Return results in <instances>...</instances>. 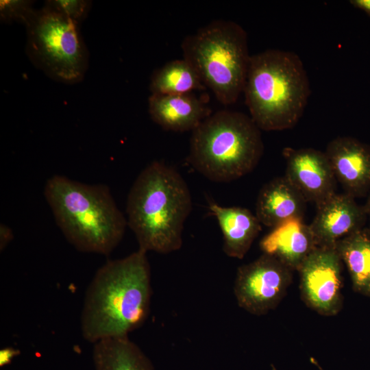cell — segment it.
<instances>
[{"instance_id": "11", "label": "cell", "mask_w": 370, "mask_h": 370, "mask_svg": "<svg viewBox=\"0 0 370 370\" xmlns=\"http://www.w3.org/2000/svg\"><path fill=\"white\" fill-rule=\"evenodd\" d=\"M343 193H335L317 205L309 224L317 246H334L342 238L364 228L367 217L364 205Z\"/></svg>"}, {"instance_id": "22", "label": "cell", "mask_w": 370, "mask_h": 370, "mask_svg": "<svg viewBox=\"0 0 370 370\" xmlns=\"http://www.w3.org/2000/svg\"><path fill=\"white\" fill-rule=\"evenodd\" d=\"M14 238L12 229L5 223L0 225V250L3 251Z\"/></svg>"}, {"instance_id": "9", "label": "cell", "mask_w": 370, "mask_h": 370, "mask_svg": "<svg viewBox=\"0 0 370 370\" xmlns=\"http://www.w3.org/2000/svg\"><path fill=\"white\" fill-rule=\"evenodd\" d=\"M342 263L336 245L317 246L297 271L301 299L321 315H336L343 307Z\"/></svg>"}, {"instance_id": "6", "label": "cell", "mask_w": 370, "mask_h": 370, "mask_svg": "<svg viewBox=\"0 0 370 370\" xmlns=\"http://www.w3.org/2000/svg\"><path fill=\"white\" fill-rule=\"evenodd\" d=\"M183 58L225 106L243 93L251 56L246 31L237 23L214 20L183 40Z\"/></svg>"}, {"instance_id": "3", "label": "cell", "mask_w": 370, "mask_h": 370, "mask_svg": "<svg viewBox=\"0 0 370 370\" xmlns=\"http://www.w3.org/2000/svg\"><path fill=\"white\" fill-rule=\"evenodd\" d=\"M44 195L66 239L78 251L108 256L121 241L127 225L109 187L54 175Z\"/></svg>"}, {"instance_id": "25", "label": "cell", "mask_w": 370, "mask_h": 370, "mask_svg": "<svg viewBox=\"0 0 370 370\" xmlns=\"http://www.w3.org/2000/svg\"><path fill=\"white\" fill-rule=\"evenodd\" d=\"M364 207L366 212L367 217L369 219V227L368 229L370 231V192L367 195V199L365 204L364 205Z\"/></svg>"}, {"instance_id": "1", "label": "cell", "mask_w": 370, "mask_h": 370, "mask_svg": "<svg viewBox=\"0 0 370 370\" xmlns=\"http://www.w3.org/2000/svg\"><path fill=\"white\" fill-rule=\"evenodd\" d=\"M152 288L147 252L138 249L125 258L107 261L86 288L80 314L84 340L128 336L150 312Z\"/></svg>"}, {"instance_id": "15", "label": "cell", "mask_w": 370, "mask_h": 370, "mask_svg": "<svg viewBox=\"0 0 370 370\" xmlns=\"http://www.w3.org/2000/svg\"><path fill=\"white\" fill-rule=\"evenodd\" d=\"M306 201L285 177H278L260 189L256 204V216L261 224L274 227L293 218L303 219Z\"/></svg>"}, {"instance_id": "21", "label": "cell", "mask_w": 370, "mask_h": 370, "mask_svg": "<svg viewBox=\"0 0 370 370\" xmlns=\"http://www.w3.org/2000/svg\"><path fill=\"white\" fill-rule=\"evenodd\" d=\"M91 4L86 0H49L44 6L79 25L88 14Z\"/></svg>"}, {"instance_id": "13", "label": "cell", "mask_w": 370, "mask_h": 370, "mask_svg": "<svg viewBox=\"0 0 370 370\" xmlns=\"http://www.w3.org/2000/svg\"><path fill=\"white\" fill-rule=\"evenodd\" d=\"M148 110L154 123L176 132H193L212 114L206 102L193 93L151 95Z\"/></svg>"}, {"instance_id": "20", "label": "cell", "mask_w": 370, "mask_h": 370, "mask_svg": "<svg viewBox=\"0 0 370 370\" xmlns=\"http://www.w3.org/2000/svg\"><path fill=\"white\" fill-rule=\"evenodd\" d=\"M33 2L29 0H1V21L5 23L17 22L26 25L36 12Z\"/></svg>"}, {"instance_id": "26", "label": "cell", "mask_w": 370, "mask_h": 370, "mask_svg": "<svg viewBox=\"0 0 370 370\" xmlns=\"http://www.w3.org/2000/svg\"><path fill=\"white\" fill-rule=\"evenodd\" d=\"M310 360L311 363H312L319 370H324L322 368V367L319 365V363L317 362V360L316 359L311 357L310 358Z\"/></svg>"}, {"instance_id": "10", "label": "cell", "mask_w": 370, "mask_h": 370, "mask_svg": "<svg viewBox=\"0 0 370 370\" xmlns=\"http://www.w3.org/2000/svg\"><path fill=\"white\" fill-rule=\"evenodd\" d=\"M286 175L306 201L317 205L336 193V179L325 153L313 148L285 147Z\"/></svg>"}, {"instance_id": "23", "label": "cell", "mask_w": 370, "mask_h": 370, "mask_svg": "<svg viewBox=\"0 0 370 370\" xmlns=\"http://www.w3.org/2000/svg\"><path fill=\"white\" fill-rule=\"evenodd\" d=\"M18 349L11 347H5L0 351V367H4L10 364L12 359L19 355Z\"/></svg>"}, {"instance_id": "24", "label": "cell", "mask_w": 370, "mask_h": 370, "mask_svg": "<svg viewBox=\"0 0 370 370\" xmlns=\"http://www.w3.org/2000/svg\"><path fill=\"white\" fill-rule=\"evenodd\" d=\"M351 5L365 12L370 17V0H351Z\"/></svg>"}, {"instance_id": "8", "label": "cell", "mask_w": 370, "mask_h": 370, "mask_svg": "<svg viewBox=\"0 0 370 370\" xmlns=\"http://www.w3.org/2000/svg\"><path fill=\"white\" fill-rule=\"evenodd\" d=\"M293 271L275 258L263 254L237 269L234 294L238 306L257 316L274 310L293 282Z\"/></svg>"}, {"instance_id": "16", "label": "cell", "mask_w": 370, "mask_h": 370, "mask_svg": "<svg viewBox=\"0 0 370 370\" xmlns=\"http://www.w3.org/2000/svg\"><path fill=\"white\" fill-rule=\"evenodd\" d=\"M208 209L222 232L224 253L231 258H243L262 230L256 214L245 208L225 207L212 200Z\"/></svg>"}, {"instance_id": "12", "label": "cell", "mask_w": 370, "mask_h": 370, "mask_svg": "<svg viewBox=\"0 0 370 370\" xmlns=\"http://www.w3.org/2000/svg\"><path fill=\"white\" fill-rule=\"evenodd\" d=\"M325 153L344 193L354 198L370 192V145L351 136H338Z\"/></svg>"}, {"instance_id": "7", "label": "cell", "mask_w": 370, "mask_h": 370, "mask_svg": "<svg viewBox=\"0 0 370 370\" xmlns=\"http://www.w3.org/2000/svg\"><path fill=\"white\" fill-rule=\"evenodd\" d=\"M25 27V51L35 67L66 84L84 79L89 56L79 24L43 6L36 10Z\"/></svg>"}, {"instance_id": "18", "label": "cell", "mask_w": 370, "mask_h": 370, "mask_svg": "<svg viewBox=\"0 0 370 370\" xmlns=\"http://www.w3.org/2000/svg\"><path fill=\"white\" fill-rule=\"evenodd\" d=\"M336 247L348 270L354 291L370 297V231L362 228L342 238Z\"/></svg>"}, {"instance_id": "4", "label": "cell", "mask_w": 370, "mask_h": 370, "mask_svg": "<svg viewBox=\"0 0 370 370\" xmlns=\"http://www.w3.org/2000/svg\"><path fill=\"white\" fill-rule=\"evenodd\" d=\"M243 94L250 116L261 130L293 127L310 95L303 62L294 52L275 49L251 56Z\"/></svg>"}, {"instance_id": "2", "label": "cell", "mask_w": 370, "mask_h": 370, "mask_svg": "<svg viewBox=\"0 0 370 370\" xmlns=\"http://www.w3.org/2000/svg\"><path fill=\"white\" fill-rule=\"evenodd\" d=\"M192 208L191 194L181 174L154 161L139 173L129 191L127 226L139 249L169 254L182 246L184 225Z\"/></svg>"}, {"instance_id": "14", "label": "cell", "mask_w": 370, "mask_h": 370, "mask_svg": "<svg viewBox=\"0 0 370 370\" xmlns=\"http://www.w3.org/2000/svg\"><path fill=\"white\" fill-rule=\"evenodd\" d=\"M317 247L309 225L293 218L273 227L260 242L263 254L271 256L291 270L298 271Z\"/></svg>"}, {"instance_id": "17", "label": "cell", "mask_w": 370, "mask_h": 370, "mask_svg": "<svg viewBox=\"0 0 370 370\" xmlns=\"http://www.w3.org/2000/svg\"><path fill=\"white\" fill-rule=\"evenodd\" d=\"M92 360L95 370H154L149 358L128 336L93 343Z\"/></svg>"}, {"instance_id": "5", "label": "cell", "mask_w": 370, "mask_h": 370, "mask_svg": "<svg viewBox=\"0 0 370 370\" xmlns=\"http://www.w3.org/2000/svg\"><path fill=\"white\" fill-rule=\"evenodd\" d=\"M263 153L261 130L251 116L221 110L192 132L187 160L207 179L229 182L251 172Z\"/></svg>"}, {"instance_id": "19", "label": "cell", "mask_w": 370, "mask_h": 370, "mask_svg": "<svg viewBox=\"0 0 370 370\" xmlns=\"http://www.w3.org/2000/svg\"><path fill=\"white\" fill-rule=\"evenodd\" d=\"M206 86L184 58L169 61L156 69L149 83L151 95H182L202 90Z\"/></svg>"}]
</instances>
